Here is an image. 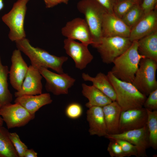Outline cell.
<instances>
[{
	"label": "cell",
	"mask_w": 157,
	"mask_h": 157,
	"mask_svg": "<svg viewBox=\"0 0 157 157\" xmlns=\"http://www.w3.org/2000/svg\"><path fill=\"white\" fill-rule=\"evenodd\" d=\"M37 154L33 149H28L24 153V157H37Z\"/></svg>",
	"instance_id": "8d00e7d4"
},
{
	"label": "cell",
	"mask_w": 157,
	"mask_h": 157,
	"mask_svg": "<svg viewBox=\"0 0 157 157\" xmlns=\"http://www.w3.org/2000/svg\"><path fill=\"white\" fill-rule=\"evenodd\" d=\"M157 61L147 58L142 59L132 84L141 93L148 96L157 89L156 73Z\"/></svg>",
	"instance_id": "8992f818"
},
{
	"label": "cell",
	"mask_w": 157,
	"mask_h": 157,
	"mask_svg": "<svg viewBox=\"0 0 157 157\" xmlns=\"http://www.w3.org/2000/svg\"><path fill=\"white\" fill-rule=\"evenodd\" d=\"M138 46L137 40L133 41L129 48L113 62L114 66L110 71L119 79L133 82L140 60L145 58L139 53Z\"/></svg>",
	"instance_id": "3957f363"
},
{
	"label": "cell",
	"mask_w": 157,
	"mask_h": 157,
	"mask_svg": "<svg viewBox=\"0 0 157 157\" xmlns=\"http://www.w3.org/2000/svg\"><path fill=\"white\" fill-rule=\"evenodd\" d=\"M131 29L114 14L106 12L102 21L101 33L102 37L119 36L129 38Z\"/></svg>",
	"instance_id": "9a60e30c"
},
{
	"label": "cell",
	"mask_w": 157,
	"mask_h": 157,
	"mask_svg": "<svg viewBox=\"0 0 157 157\" xmlns=\"http://www.w3.org/2000/svg\"><path fill=\"white\" fill-rule=\"evenodd\" d=\"M157 0H143L140 4L144 14L156 8Z\"/></svg>",
	"instance_id": "836d02e7"
},
{
	"label": "cell",
	"mask_w": 157,
	"mask_h": 157,
	"mask_svg": "<svg viewBox=\"0 0 157 157\" xmlns=\"http://www.w3.org/2000/svg\"><path fill=\"white\" fill-rule=\"evenodd\" d=\"M9 136L18 156L24 157V153L28 149L27 146L21 141L19 135L16 133L9 132Z\"/></svg>",
	"instance_id": "f546056e"
},
{
	"label": "cell",
	"mask_w": 157,
	"mask_h": 157,
	"mask_svg": "<svg viewBox=\"0 0 157 157\" xmlns=\"http://www.w3.org/2000/svg\"><path fill=\"white\" fill-rule=\"evenodd\" d=\"M136 2H137V3L140 5L141 3H142V1L143 0H135Z\"/></svg>",
	"instance_id": "ab89813d"
},
{
	"label": "cell",
	"mask_w": 157,
	"mask_h": 157,
	"mask_svg": "<svg viewBox=\"0 0 157 157\" xmlns=\"http://www.w3.org/2000/svg\"><path fill=\"white\" fill-rule=\"evenodd\" d=\"M82 108L81 105L76 103H73L69 104L67 107L65 113L69 118L76 119L80 117L82 114Z\"/></svg>",
	"instance_id": "4dcf8cb0"
},
{
	"label": "cell",
	"mask_w": 157,
	"mask_h": 157,
	"mask_svg": "<svg viewBox=\"0 0 157 157\" xmlns=\"http://www.w3.org/2000/svg\"><path fill=\"white\" fill-rule=\"evenodd\" d=\"M132 42L129 38L102 37L94 47L99 53L103 62L109 64L128 49Z\"/></svg>",
	"instance_id": "52a82bcc"
},
{
	"label": "cell",
	"mask_w": 157,
	"mask_h": 157,
	"mask_svg": "<svg viewBox=\"0 0 157 157\" xmlns=\"http://www.w3.org/2000/svg\"><path fill=\"white\" fill-rule=\"evenodd\" d=\"M11 65L9 70L10 83L17 91H19L25 78L28 67L18 49L13 51L11 57Z\"/></svg>",
	"instance_id": "5bb4252c"
},
{
	"label": "cell",
	"mask_w": 157,
	"mask_h": 157,
	"mask_svg": "<svg viewBox=\"0 0 157 157\" xmlns=\"http://www.w3.org/2000/svg\"><path fill=\"white\" fill-rule=\"evenodd\" d=\"M138 51L145 58L157 61V31L138 40Z\"/></svg>",
	"instance_id": "603a6c76"
},
{
	"label": "cell",
	"mask_w": 157,
	"mask_h": 157,
	"mask_svg": "<svg viewBox=\"0 0 157 157\" xmlns=\"http://www.w3.org/2000/svg\"><path fill=\"white\" fill-rule=\"evenodd\" d=\"M4 5L3 0H0V11L2 10L4 7Z\"/></svg>",
	"instance_id": "74e56055"
},
{
	"label": "cell",
	"mask_w": 157,
	"mask_h": 157,
	"mask_svg": "<svg viewBox=\"0 0 157 157\" xmlns=\"http://www.w3.org/2000/svg\"><path fill=\"white\" fill-rule=\"evenodd\" d=\"M115 1H116V2H118V1H120L121 0H115Z\"/></svg>",
	"instance_id": "b9f144b4"
},
{
	"label": "cell",
	"mask_w": 157,
	"mask_h": 157,
	"mask_svg": "<svg viewBox=\"0 0 157 157\" xmlns=\"http://www.w3.org/2000/svg\"><path fill=\"white\" fill-rule=\"evenodd\" d=\"M0 115L8 129L24 126L35 117V115L31 114L21 105L16 103L1 107Z\"/></svg>",
	"instance_id": "9c48e42d"
},
{
	"label": "cell",
	"mask_w": 157,
	"mask_h": 157,
	"mask_svg": "<svg viewBox=\"0 0 157 157\" xmlns=\"http://www.w3.org/2000/svg\"><path fill=\"white\" fill-rule=\"evenodd\" d=\"M147 112V123L149 133L150 147L157 149V111H151L146 109Z\"/></svg>",
	"instance_id": "484cf974"
},
{
	"label": "cell",
	"mask_w": 157,
	"mask_h": 157,
	"mask_svg": "<svg viewBox=\"0 0 157 157\" xmlns=\"http://www.w3.org/2000/svg\"><path fill=\"white\" fill-rule=\"evenodd\" d=\"M138 4L135 0H122L116 2L113 9L114 14L122 19L135 5Z\"/></svg>",
	"instance_id": "83f0119b"
},
{
	"label": "cell",
	"mask_w": 157,
	"mask_h": 157,
	"mask_svg": "<svg viewBox=\"0 0 157 157\" xmlns=\"http://www.w3.org/2000/svg\"><path fill=\"white\" fill-rule=\"evenodd\" d=\"M110 142L107 147V151L111 157H126L120 145L114 139H109Z\"/></svg>",
	"instance_id": "1f68e13d"
},
{
	"label": "cell",
	"mask_w": 157,
	"mask_h": 157,
	"mask_svg": "<svg viewBox=\"0 0 157 157\" xmlns=\"http://www.w3.org/2000/svg\"><path fill=\"white\" fill-rule=\"evenodd\" d=\"M116 140L120 145L126 157L131 156H135L137 157H141L139 150L135 146L124 140Z\"/></svg>",
	"instance_id": "f1b7e54d"
},
{
	"label": "cell",
	"mask_w": 157,
	"mask_h": 157,
	"mask_svg": "<svg viewBox=\"0 0 157 157\" xmlns=\"http://www.w3.org/2000/svg\"><path fill=\"white\" fill-rule=\"evenodd\" d=\"M88 46L69 39L66 38L64 41V48L66 54L73 60L76 68L81 70L86 68L93 59Z\"/></svg>",
	"instance_id": "7c38bea8"
},
{
	"label": "cell",
	"mask_w": 157,
	"mask_h": 157,
	"mask_svg": "<svg viewBox=\"0 0 157 157\" xmlns=\"http://www.w3.org/2000/svg\"><path fill=\"white\" fill-rule=\"evenodd\" d=\"M46 7L50 8L53 7L59 4L63 3V0H44Z\"/></svg>",
	"instance_id": "d590c367"
},
{
	"label": "cell",
	"mask_w": 157,
	"mask_h": 157,
	"mask_svg": "<svg viewBox=\"0 0 157 157\" xmlns=\"http://www.w3.org/2000/svg\"><path fill=\"white\" fill-rule=\"evenodd\" d=\"M107 76L115 90V101L122 111L143 107L147 96L139 91L131 83L119 79L110 71Z\"/></svg>",
	"instance_id": "7a4b0ae2"
},
{
	"label": "cell",
	"mask_w": 157,
	"mask_h": 157,
	"mask_svg": "<svg viewBox=\"0 0 157 157\" xmlns=\"http://www.w3.org/2000/svg\"><path fill=\"white\" fill-rule=\"evenodd\" d=\"M109 139L126 141L138 149L141 157H146L147 149L150 147L149 133L147 125L140 128L134 129L114 134H107L105 137Z\"/></svg>",
	"instance_id": "30bf717a"
},
{
	"label": "cell",
	"mask_w": 157,
	"mask_h": 157,
	"mask_svg": "<svg viewBox=\"0 0 157 157\" xmlns=\"http://www.w3.org/2000/svg\"><path fill=\"white\" fill-rule=\"evenodd\" d=\"M143 104L145 109L151 111L157 110V89L151 92L148 95Z\"/></svg>",
	"instance_id": "d6a6232c"
},
{
	"label": "cell",
	"mask_w": 157,
	"mask_h": 157,
	"mask_svg": "<svg viewBox=\"0 0 157 157\" xmlns=\"http://www.w3.org/2000/svg\"><path fill=\"white\" fill-rule=\"evenodd\" d=\"M69 1V0H63V3L67 4L68 3Z\"/></svg>",
	"instance_id": "60d3db41"
},
{
	"label": "cell",
	"mask_w": 157,
	"mask_h": 157,
	"mask_svg": "<svg viewBox=\"0 0 157 157\" xmlns=\"http://www.w3.org/2000/svg\"><path fill=\"white\" fill-rule=\"evenodd\" d=\"M52 102L49 93L23 95L17 97L14 101L15 103L20 104L33 115H35L36 112L42 107L50 104Z\"/></svg>",
	"instance_id": "d6986e66"
},
{
	"label": "cell",
	"mask_w": 157,
	"mask_h": 157,
	"mask_svg": "<svg viewBox=\"0 0 157 157\" xmlns=\"http://www.w3.org/2000/svg\"><path fill=\"white\" fill-rule=\"evenodd\" d=\"M147 118L146 110L143 107L122 111L120 118L119 133L144 127L147 125Z\"/></svg>",
	"instance_id": "4fadbf2b"
},
{
	"label": "cell",
	"mask_w": 157,
	"mask_h": 157,
	"mask_svg": "<svg viewBox=\"0 0 157 157\" xmlns=\"http://www.w3.org/2000/svg\"><path fill=\"white\" fill-rule=\"evenodd\" d=\"M108 134L119 133V123L122 109L116 101L102 107Z\"/></svg>",
	"instance_id": "ffe728a7"
},
{
	"label": "cell",
	"mask_w": 157,
	"mask_h": 157,
	"mask_svg": "<svg viewBox=\"0 0 157 157\" xmlns=\"http://www.w3.org/2000/svg\"><path fill=\"white\" fill-rule=\"evenodd\" d=\"M9 73L8 67L3 65L0 56V108L5 105L11 103L13 100V95L8 89L7 82Z\"/></svg>",
	"instance_id": "cb8c5ba5"
},
{
	"label": "cell",
	"mask_w": 157,
	"mask_h": 157,
	"mask_svg": "<svg viewBox=\"0 0 157 157\" xmlns=\"http://www.w3.org/2000/svg\"><path fill=\"white\" fill-rule=\"evenodd\" d=\"M37 68L46 80V90L55 95L68 94L69 89L74 85L76 81L75 79L67 74L56 73L42 67Z\"/></svg>",
	"instance_id": "ba28073f"
},
{
	"label": "cell",
	"mask_w": 157,
	"mask_h": 157,
	"mask_svg": "<svg viewBox=\"0 0 157 157\" xmlns=\"http://www.w3.org/2000/svg\"><path fill=\"white\" fill-rule=\"evenodd\" d=\"M42 77L37 68L30 65L20 89L15 92V96L17 97L24 95H36L41 94Z\"/></svg>",
	"instance_id": "e0dca14e"
},
{
	"label": "cell",
	"mask_w": 157,
	"mask_h": 157,
	"mask_svg": "<svg viewBox=\"0 0 157 157\" xmlns=\"http://www.w3.org/2000/svg\"><path fill=\"white\" fill-rule=\"evenodd\" d=\"M82 77L85 81H90L93 85L99 89L112 101H115L116 95L114 89L107 75L100 72L94 77L83 73Z\"/></svg>",
	"instance_id": "7402d4cb"
},
{
	"label": "cell",
	"mask_w": 157,
	"mask_h": 157,
	"mask_svg": "<svg viewBox=\"0 0 157 157\" xmlns=\"http://www.w3.org/2000/svg\"><path fill=\"white\" fill-rule=\"evenodd\" d=\"M9 133L5 127H0V157H18L9 138Z\"/></svg>",
	"instance_id": "d4e9b609"
},
{
	"label": "cell",
	"mask_w": 157,
	"mask_h": 157,
	"mask_svg": "<svg viewBox=\"0 0 157 157\" xmlns=\"http://www.w3.org/2000/svg\"><path fill=\"white\" fill-rule=\"evenodd\" d=\"M29 0H18L10 10L2 17L3 22L8 27V35L12 41L15 42L26 38L24 22Z\"/></svg>",
	"instance_id": "5b68a950"
},
{
	"label": "cell",
	"mask_w": 157,
	"mask_h": 157,
	"mask_svg": "<svg viewBox=\"0 0 157 157\" xmlns=\"http://www.w3.org/2000/svg\"><path fill=\"white\" fill-rule=\"evenodd\" d=\"M82 93L88 100L85 105L89 108L94 106L102 107L112 101L99 89L93 85L82 84Z\"/></svg>",
	"instance_id": "44dd1931"
},
{
	"label": "cell",
	"mask_w": 157,
	"mask_h": 157,
	"mask_svg": "<svg viewBox=\"0 0 157 157\" xmlns=\"http://www.w3.org/2000/svg\"><path fill=\"white\" fill-rule=\"evenodd\" d=\"M144 15L140 5L133 6L121 19L131 29Z\"/></svg>",
	"instance_id": "4316f807"
},
{
	"label": "cell",
	"mask_w": 157,
	"mask_h": 157,
	"mask_svg": "<svg viewBox=\"0 0 157 157\" xmlns=\"http://www.w3.org/2000/svg\"><path fill=\"white\" fill-rule=\"evenodd\" d=\"M77 8L83 14L91 32L94 47L102 37L101 28L105 14L107 12L94 0H81L78 3Z\"/></svg>",
	"instance_id": "277c9868"
},
{
	"label": "cell",
	"mask_w": 157,
	"mask_h": 157,
	"mask_svg": "<svg viewBox=\"0 0 157 157\" xmlns=\"http://www.w3.org/2000/svg\"><path fill=\"white\" fill-rule=\"evenodd\" d=\"M87 119L90 135L105 137L108 134L102 107L94 106L88 108Z\"/></svg>",
	"instance_id": "ac0fdd59"
},
{
	"label": "cell",
	"mask_w": 157,
	"mask_h": 157,
	"mask_svg": "<svg viewBox=\"0 0 157 157\" xmlns=\"http://www.w3.org/2000/svg\"><path fill=\"white\" fill-rule=\"evenodd\" d=\"M3 120L2 117H1V115H0V127L1 126H3Z\"/></svg>",
	"instance_id": "f35d334b"
},
{
	"label": "cell",
	"mask_w": 157,
	"mask_h": 157,
	"mask_svg": "<svg viewBox=\"0 0 157 157\" xmlns=\"http://www.w3.org/2000/svg\"><path fill=\"white\" fill-rule=\"evenodd\" d=\"M61 33L67 38L78 40L88 46L93 44L91 32L84 19L77 17L67 22L62 28Z\"/></svg>",
	"instance_id": "8fae6325"
},
{
	"label": "cell",
	"mask_w": 157,
	"mask_h": 157,
	"mask_svg": "<svg viewBox=\"0 0 157 157\" xmlns=\"http://www.w3.org/2000/svg\"><path fill=\"white\" fill-rule=\"evenodd\" d=\"M156 31H157L156 8L144 14L131 29L129 38L132 42L138 41Z\"/></svg>",
	"instance_id": "2e32d148"
},
{
	"label": "cell",
	"mask_w": 157,
	"mask_h": 157,
	"mask_svg": "<svg viewBox=\"0 0 157 157\" xmlns=\"http://www.w3.org/2000/svg\"><path fill=\"white\" fill-rule=\"evenodd\" d=\"M108 13L113 14L114 7L116 3L115 0H94Z\"/></svg>",
	"instance_id": "e575fe53"
},
{
	"label": "cell",
	"mask_w": 157,
	"mask_h": 157,
	"mask_svg": "<svg viewBox=\"0 0 157 157\" xmlns=\"http://www.w3.org/2000/svg\"><path fill=\"white\" fill-rule=\"evenodd\" d=\"M15 42L17 49L28 57L31 65L50 68L59 74L64 73L63 66L68 59L67 57L57 56L43 49L34 47L26 38Z\"/></svg>",
	"instance_id": "6da1fadb"
}]
</instances>
